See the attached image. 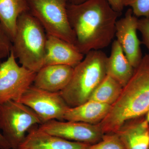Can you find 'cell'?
Masks as SVG:
<instances>
[{
	"label": "cell",
	"mask_w": 149,
	"mask_h": 149,
	"mask_svg": "<svg viewBox=\"0 0 149 149\" xmlns=\"http://www.w3.org/2000/svg\"><path fill=\"white\" fill-rule=\"evenodd\" d=\"M67 11L75 37V47L84 55L109 45L115 35L117 19L121 15L107 0L68 3Z\"/></svg>",
	"instance_id": "cell-1"
},
{
	"label": "cell",
	"mask_w": 149,
	"mask_h": 149,
	"mask_svg": "<svg viewBox=\"0 0 149 149\" xmlns=\"http://www.w3.org/2000/svg\"><path fill=\"white\" fill-rule=\"evenodd\" d=\"M149 110V55L143 56L116 102L100 123L104 133H115L128 120Z\"/></svg>",
	"instance_id": "cell-2"
},
{
	"label": "cell",
	"mask_w": 149,
	"mask_h": 149,
	"mask_svg": "<svg viewBox=\"0 0 149 149\" xmlns=\"http://www.w3.org/2000/svg\"><path fill=\"white\" fill-rule=\"evenodd\" d=\"M107 57L101 50L91 51L74 68L70 82L60 92L70 107L78 106L89 100L106 76Z\"/></svg>",
	"instance_id": "cell-3"
},
{
	"label": "cell",
	"mask_w": 149,
	"mask_h": 149,
	"mask_svg": "<svg viewBox=\"0 0 149 149\" xmlns=\"http://www.w3.org/2000/svg\"><path fill=\"white\" fill-rule=\"evenodd\" d=\"M47 39L42 26L26 12L17 19L12 51L21 65L37 73L44 65Z\"/></svg>",
	"instance_id": "cell-4"
},
{
	"label": "cell",
	"mask_w": 149,
	"mask_h": 149,
	"mask_svg": "<svg viewBox=\"0 0 149 149\" xmlns=\"http://www.w3.org/2000/svg\"><path fill=\"white\" fill-rule=\"evenodd\" d=\"M42 123L36 113L20 102L9 101L0 105V130L11 149H18L26 132Z\"/></svg>",
	"instance_id": "cell-5"
},
{
	"label": "cell",
	"mask_w": 149,
	"mask_h": 149,
	"mask_svg": "<svg viewBox=\"0 0 149 149\" xmlns=\"http://www.w3.org/2000/svg\"><path fill=\"white\" fill-rule=\"evenodd\" d=\"M29 12L48 35L61 38L75 46V37L70 24L68 0H27Z\"/></svg>",
	"instance_id": "cell-6"
},
{
	"label": "cell",
	"mask_w": 149,
	"mask_h": 149,
	"mask_svg": "<svg viewBox=\"0 0 149 149\" xmlns=\"http://www.w3.org/2000/svg\"><path fill=\"white\" fill-rule=\"evenodd\" d=\"M12 51L6 61L0 64V105L9 101L19 102L33 85L36 72L19 66Z\"/></svg>",
	"instance_id": "cell-7"
},
{
	"label": "cell",
	"mask_w": 149,
	"mask_h": 149,
	"mask_svg": "<svg viewBox=\"0 0 149 149\" xmlns=\"http://www.w3.org/2000/svg\"><path fill=\"white\" fill-rule=\"evenodd\" d=\"M19 102L36 113L42 123L52 120L63 121L65 112L70 107L60 92H49L33 85L24 92Z\"/></svg>",
	"instance_id": "cell-8"
},
{
	"label": "cell",
	"mask_w": 149,
	"mask_h": 149,
	"mask_svg": "<svg viewBox=\"0 0 149 149\" xmlns=\"http://www.w3.org/2000/svg\"><path fill=\"white\" fill-rule=\"evenodd\" d=\"M39 128L51 135L68 141L93 145L100 142L104 133L98 124L75 121L49 120Z\"/></svg>",
	"instance_id": "cell-9"
},
{
	"label": "cell",
	"mask_w": 149,
	"mask_h": 149,
	"mask_svg": "<svg viewBox=\"0 0 149 149\" xmlns=\"http://www.w3.org/2000/svg\"><path fill=\"white\" fill-rule=\"evenodd\" d=\"M139 19L133 15L131 8L126 11L124 17L117 20L115 35L128 60L134 68L143 58L141 45L137 35Z\"/></svg>",
	"instance_id": "cell-10"
},
{
	"label": "cell",
	"mask_w": 149,
	"mask_h": 149,
	"mask_svg": "<svg viewBox=\"0 0 149 149\" xmlns=\"http://www.w3.org/2000/svg\"><path fill=\"white\" fill-rule=\"evenodd\" d=\"M84 55L74 45L58 37L47 34L44 66L63 65L74 68L83 60Z\"/></svg>",
	"instance_id": "cell-11"
},
{
	"label": "cell",
	"mask_w": 149,
	"mask_h": 149,
	"mask_svg": "<svg viewBox=\"0 0 149 149\" xmlns=\"http://www.w3.org/2000/svg\"><path fill=\"white\" fill-rule=\"evenodd\" d=\"M18 149H87L90 144L68 141L49 134L34 125Z\"/></svg>",
	"instance_id": "cell-12"
},
{
	"label": "cell",
	"mask_w": 149,
	"mask_h": 149,
	"mask_svg": "<svg viewBox=\"0 0 149 149\" xmlns=\"http://www.w3.org/2000/svg\"><path fill=\"white\" fill-rule=\"evenodd\" d=\"M74 68L63 65L44 66L36 73L33 85L49 92H61L70 82Z\"/></svg>",
	"instance_id": "cell-13"
},
{
	"label": "cell",
	"mask_w": 149,
	"mask_h": 149,
	"mask_svg": "<svg viewBox=\"0 0 149 149\" xmlns=\"http://www.w3.org/2000/svg\"><path fill=\"white\" fill-rule=\"evenodd\" d=\"M116 133L126 149H149V123L144 116L128 120Z\"/></svg>",
	"instance_id": "cell-14"
},
{
	"label": "cell",
	"mask_w": 149,
	"mask_h": 149,
	"mask_svg": "<svg viewBox=\"0 0 149 149\" xmlns=\"http://www.w3.org/2000/svg\"><path fill=\"white\" fill-rule=\"evenodd\" d=\"M111 106L89 100L78 106L69 107L64 116V120L98 124L108 114Z\"/></svg>",
	"instance_id": "cell-15"
},
{
	"label": "cell",
	"mask_w": 149,
	"mask_h": 149,
	"mask_svg": "<svg viewBox=\"0 0 149 149\" xmlns=\"http://www.w3.org/2000/svg\"><path fill=\"white\" fill-rule=\"evenodd\" d=\"M107 74L124 87L132 77L134 68L128 60L117 40L112 44L111 52L106 62Z\"/></svg>",
	"instance_id": "cell-16"
},
{
	"label": "cell",
	"mask_w": 149,
	"mask_h": 149,
	"mask_svg": "<svg viewBox=\"0 0 149 149\" xmlns=\"http://www.w3.org/2000/svg\"><path fill=\"white\" fill-rule=\"evenodd\" d=\"M28 11L27 0H0V21L12 41L16 33L19 17Z\"/></svg>",
	"instance_id": "cell-17"
},
{
	"label": "cell",
	"mask_w": 149,
	"mask_h": 149,
	"mask_svg": "<svg viewBox=\"0 0 149 149\" xmlns=\"http://www.w3.org/2000/svg\"><path fill=\"white\" fill-rule=\"evenodd\" d=\"M123 88L120 83L107 74L93 92L89 100L112 106L119 98Z\"/></svg>",
	"instance_id": "cell-18"
},
{
	"label": "cell",
	"mask_w": 149,
	"mask_h": 149,
	"mask_svg": "<svg viewBox=\"0 0 149 149\" xmlns=\"http://www.w3.org/2000/svg\"><path fill=\"white\" fill-rule=\"evenodd\" d=\"M87 149H126L116 133L104 134L100 142L90 145Z\"/></svg>",
	"instance_id": "cell-19"
},
{
	"label": "cell",
	"mask_w": 149,
	"mask_h": 149,
	"mask_svg": "<svg viewBox=\"0 0 149 149\" xmlns=\"http://www.w3.org/2000/svg\"><path fill=\"white\" fill-rule=\"evenodd\" d=\"M122 3L124 7H130L137 17L149 18V0H122Z\"/></svg>",
	"instance_id": "cell-20"
},
{
	"label": "cell",
	"mask_w": 149,
	"mask_h": 149,
	"mask_svg": "<svg viewBox=\"0 0 149 149\" xmlns=\"http://www.w3.org/2000/svg\"><path fill=\"white\" fill-rule=\"evenodd\" d=\"M12 41L0 21V61L10 55L12 50Z\"/></svg>",
	"instance_id": "cell-21"
},
{
	"label": "cell",
	"mask_w": 149,
	"mask_h": 149,
	"mask_svg": "<svg viewBox=\"0 0 149 149\" xmlns=\"http://www.w3.org/2000/svg\"><path fill=\"white\" fill-rule=\"evenodd\" d=\"M138 30L142 35V44H144L148 49L149 55V18L143 17L139 19Z\"/></svg>",
	"instance_id": "cell-22"
},
{
	"label": "cell",
	"mask_w": 149,
	"mask_h": 149,
	"mask_svg": "<svg viewBox=\"0 0 149 149\" xmlns=\"http://www.w3.org/2000/svg\"><path fill=\"white\" fill-rule=\"evenodd\" d=\"M111 6L112 8L116 11L122 13V11L124 8V6L123 5L122 0H107Z\"/></svg>",
	"instance_id": "cell-23"
},
{
	"label": "cell",
	"mask_w": 149,
	"mask_h": 149,
	"mask_svg": "<svg viewBox=\"0 0 149 149\" xmlns=\"http://www.w3.org/2000/svg\"><path fill=\"white\" fill-rule=\"evenodd\" d=\"M0 148L1 149H11L9 144L3 136L0 131Z\"/></svg>",
	"instance_id": "cell-24"
},
{
	"label": "cell",
	"mask_w": 149,
	"mask_h": 149,
	"mask_svg": "<svg viewBox=\"0 0 149 149\" xmlns=\"http://www.w3.org/2000/svg\"><path fill=\"white\" fill-rule=\"evenodd\" d=\"M86 0H68V2L69 3L73 4H77L85 1Z\"/></svg>",
	"instance_id": "cell-25"
},
{
	"label": "cell",
	"mask_w": 149,
	"mask_h": 149,
	"mask_svg": "<svg viewBox=\"0 0 149 149\" xmlns=\"http://www.w3.org/2000/svg\"><path fill=\"white\" fill-rule=\"evenodd\" d=\"M146 118L147 121H148V122L149 123V110L146 113Z\"/></svg>",
	"instance_id": "cell-26"
}]
</instances>
